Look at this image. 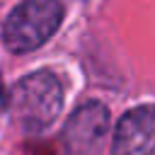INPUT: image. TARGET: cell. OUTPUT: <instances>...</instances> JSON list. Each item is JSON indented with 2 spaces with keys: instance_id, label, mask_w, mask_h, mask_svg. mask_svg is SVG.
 I'll return each mask as SVG.
<instances>
[{
  "instance_id": "cell-4",
  "label": "cell",
  "mask_w": 155,
  "mask_h": 155,
  "mask_svg": "<svg viewBox=\"0 0 155 155\" xmlns=\"http://www.w3.org/2000/svg\"><path fill=\"white\" fill-rule=\"evenodd\" d=\"M111 155H155V107H133L121 116L111 138Z\"/></svg>"
},
{
  "instance_id": "cell-2",
  "label": "cell",
  "mask_w": 155,
  "mask_h": 155,
  "mask_svg": "<svg viewBox=\"0 0 155 155\" xmlns=\"http://www.w3.org/2000/svg\"><path fill=\"white\" fill-rule=\"evenodd\" d=\"M63 19L58 0H22L2 27V41L15 53H27L46 44Z\"/></svg>"
},
{
  "instance_id": "cell-3",
  "label": "cell",
  "mask_w": 155,
  "mask_h": 155,
  "mask_svg": "<svg viewBox=\"0 0 155 155\" xmlns=\"http://www.w3.org/2000/svg\"><path fill=\"white\" fill-rule=\"evenodd\" d=\"M109 131V111L102 102H87L78 107L65 128H63V143L70 155H97L104 145Z\"/></svg>"
},
{
  "instance_id": "cell-1",
  "label": "cell",
  "mask_w": 155,
  "mask_h": 155,
  "mask_svg": "<svg viewBox=\"0 0 155 155\" xmlns=\"http://www.w3.org/2000/svg\"><path fill=\"white\" fill-rule=\"evenodd\" d=\"M10 109L24 131H44L56 121V116L63 109L61 80L48 70H36L22 78L10 92Z\"/></svg>"
}]
</instances>
